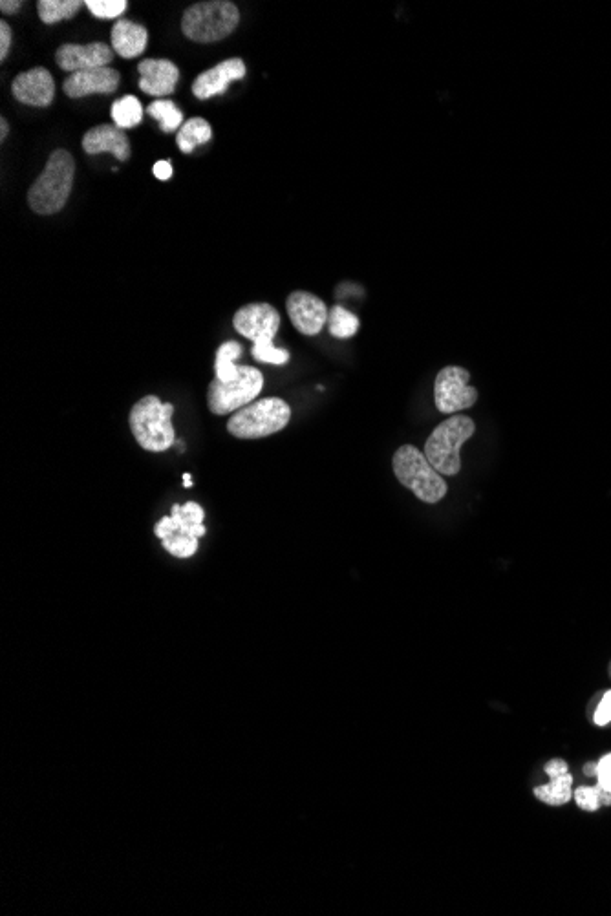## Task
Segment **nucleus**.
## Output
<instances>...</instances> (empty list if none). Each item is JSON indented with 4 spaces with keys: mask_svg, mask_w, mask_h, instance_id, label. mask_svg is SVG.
<instances>
[{
    "mask_svg": "<svg viewBox=\"0 0 611 916\" xmlns=\"http://www.w3.org/2000/svg\"><path fill=\"white\" fill-rule=\"evenodd\" d=\"M76 178V160L65 149H57L46 161L41 176L35 180L28 191V203L33 213L41 216L59 213L74 187Z\"/></svg>",
    "mask_w": 611,
    "mask_h": 916,
    "instance_id": "1",
    "label": "nucleus"
},
{
    "mask_svg": "<svg viewBox=\"0 0 611 916\" xmlns=\"http://www.w3.org/2000/svg\"><path fill=\"white\" fill-rule=\"evenodd\" d=\"M174 406L161 403L156 395L140 399L130 410V430L143 450L165 452L174 445L176 434L172 427Z\"/></svg>",
    "mask_w": 611,
    "mask_h": 916,
    "instance_id": "2",
    "label": "nucleus"
},
{
    "mask_svg": "<svg viewBox=\"0 0 611 916\" xmlns=\"http://www.w3.org/2000/svg\"><path fill=\"white\" fill-rule=\"evenodd\" d=\"M240 11L233 2H198L183 13L182 32L194 43H216L235 32Z\"/></svg>",
    "mask_w": 611,
    "mask_h": 916,
    "instance_id": "3",
    "label": "nucleus"
},
{
    "mask_svg": "<svg viewBox=\"0 0 611 916\" xmlns=\"http://www.w3.org/2000/svg\"><path fill=\"white\" fill-rule=\"evenodd\" d=\"M290 419L291 408L284 399L266 397L231 414L227 432L238 439H260L284 430Z\"/></svg>",
    "mask_w": 611,
    "mask_h": 916,
    "instance_id": "4",
    "label": "nucleus"
},
{
    "mask_svg": "<svg viewBox=\"0 0 611 916\" xmlns=\"http://www.w3.org/2000/svg\"><path fill=\"white\" fill-rule=\"evenodd\" d=\"M476 432L469 416H451L430 434L425 443V456L430 465L443 476H456L461 470L460 450Z\"/></svg>",
    "mask_w": 611,
    "mask_h": 916,
    "instance_id": "5",
    "label": "nucleus"
},
{
    "mask_svg": "<svg viewBox=\"0 0 611 916\" xmlns=\"http://www.w3.org/2000/svg\"><path fill=\"white\" fill-rule=\"evenodd\" d=\"M394 474L403 487L412 490L425 503H438L447 494V483L443 476L430 465L427 456L412 445L397 448L394 454Z\"/></svg>",
    "mask_w": 611,
    "mask_h": 916,
    "instance_id": "6",
    "label": "nucleus"
},
{
    "mask_svg": "<svg viewBox=\"0 0 611 916\" xmlns=\"http://www.w3.org/2000/svg\"><path fill=\"white\" fill-rule=\"evenodd\" d=\"M264 388V375L253 366H240L235 381L222 383L215 379L209 384L207 405L215 416L235 414L240 408L253 403Z\"/></svg>",
    "mask_w": 611,
    "mask_h": 916,
    "instance_id": "7",
    "label": "nucleus"
},
{
    "mask_svg": "<svg viewBox=\"0 0 611 916\" xmlns=\"http://www.w3.org/2000/svg\"><path fill=\"white\" fill-rule=\"evenodd\" d=\"M471 373L460 366L443 368L434 381V401L443 414H458L478 401L476 388L469 386Z\"/></svg>",
    "mask_w": 611,
    "mask_h": 916,
    "instance_id": "8",
    "label": "nucleus"
},
{
    "mask_svg": "<svg viewBox=\"0 0 611 916\" xmlns=\"http://www.w3.org/2000/svg\"><path fill=\"white\" fill-rule=\"evenodd\" d=\"M233 326L255 344H273L280 328V313L266 302L247 304L236 311Z\"/></svg>",
    "mask_w": 611,
    "mask_h": 916,
    "instance_id": "9",
    "label": "nucleus"
},
{
    "mask_svg": "<svg viewBox=\"0 0 611 916\" xmlns=\"http://www.w3.org/2000/svg\"><path fill=\"white\" fill-rule=\"evenodd\" d=\"M114 59L112 46L105 43L63 44L55 52V63L61 70L76 74L92 68H105Z\"/></svg>",
    "mask_w": 611,
    "mask_h": 916,
    "instance_id": "10",
    "label": "nucleus"
},
{
    "mask_svg": "<svg viewBox=\"0 0 611 916\" xmlns=\"http://www.w3.org/2000/svg\"><path fill=\"white\" fill-rule=\"evenodd\" d=\"M286 308H288V315H290L293 326L301 331L302 335H310V337L321 333L322 328L328 322V313H330L324 300L308 291L291 293L286 302Z\"/></svg>",
    "mask_w": 611,
    "mask_h": 916,
    "instance_id": "11",
    "label": "nucleus"
},
{
    "mask_svg": "<svg viewBox=\"0 0 611 916\" xmlns=\"http://www.w3.org/2000/svg\"><path fill=\"white\" fill-rule=\"evenodd\" d=\"M11 94L24 105L50 107L55 97L54 77L43 66H37L13 79Z\"/></svg>",
    "mask_w": 611,
    "mask_h": 916,
    "instance_id": "12",
    "label": "nucleus"
},
{
    "mask_svg": "<svg viewBox=\"0 0 611 916\" xmlns=\"http://www.w3.org/2000/svg\"><path fill=\"white\" fill-rule=\"evenodd\" d=\"M119 79L121 75L114 68H92L68 75L63 83V90L66 96L72 99L92 94H114L118 90Z\"/></svg>",
    "mask_w": 611,
    "mask_h": 916,
    "instance_id": "13",
    "label": "nucleus"
},
{
    "mask_svg": "<svg viewBox=\"0 0 611 916\" xmlns=\"http://www.w3.org/2000/svg\"><path fill=\"white\" fill-rule=\"evenodd\" d=\"M247 74L246 63L238 57L227 59L224 63L216 64L213 68L205 70L204 74L194 79L193 94L198 99L220 96L227 90L233 81L244 79Z\"/></svg>",
    "mask_w": 611,
    "mask_h": 916,
    "instance_id": "14",
    "label": "nucleus"
},
{
    "mask_svg": "<svg viewBox=\"0 0 611 916\" xmlns=\"http://www.w3.org/2000/svg\"><path fill=\"white\" fill-rule=\"evenodd\" d=\"M140 90L143 94L163 99L172 94L180 79V70L167 59H143L138 64Z\"/></svg>",
    "mask_w": 611,
    "mask_h": 916,
    "instance_id": "15",
    "label": "nucleus"
},
{
    "mask_svg": "<svg viewBox=\"0 0 611 916\" xmlns=\"http://www.w3.org/2000/svg\"><path fill=\"white\" fill-rule=\"evenodd\" d=\"M83 150L86 154L110 152L119 161H127L130 158V141L116 125H99L90 128L83 136Z\"/></svg>",
    "mask_w": 611,
    "mask_h": 916,
    "instance_id": "16",
    "label": "nucleus"
},
{
    "mask_svg": "<svg viewBox=\"0 0 611 916\" xmlns=\"http://www.w3.org/2000/svg\"><path fill=\"white\" fill-rule=\"evenodd\" d=\"M110 37H112V50L121 55L123 59L140 57L149 43L147 28L136 22L127 21V19H121L114 24Z\"/></svg>",
    "mask_w": 611,
    "mask_h": 916,
    "instance_id": "17",
    "label": "nucleus"
},
{
    "mask_svg": "<svg viewBox=\"0 0 611 916\" xmlns=\"http://www.w3.org/2000/svg\"><path fill=\"white\" fill-rule=\"evenodd\" d=\"M211 138H213L211 125L204 118H193L183 123V127L178 130L176 143L183 154H191L196 147L209 143Z\"/></svg>",
    "mask_w": 611,
    "mask_h": 916,
    "instance_id": "18",
    "label": "nucleus"
},
{
    "mask_svg": "<svg viewBox=\"0 0 611 916\" xmlns=\"http://www.w3.org/2000/svg\"><path fill=\"white\" fill-rule=\"evenodd\" d=\"M571 787H573V776L568 772L564 776L549 778L547 785L536 787L535 796L536 799H540L546 805L560 807V805H566L569 799L573 798Z\"/></svg>",
    "mask_w": 611,
    "mask_h": 916,
    "instance_id": "19",
    "label": "nucleus"
},
{
    "mask_svg": "<svg viewBox=\"0 0 611 916\" xmlns=\"http://www.w3.org/2000/svg\"><path fill=\"white\" fill-rule=\"evenodd\" d=\"M240 355H242V346L238 342H224L216 352L215 379L222 383L235 381L236 377L240 375V366L236 364V359Z\"/></svg>",
    "mask_w": 611,
    "mask_h": 916,
    "instance_id": "20",
    "label": "nucleus"
},
{
    "mask_svg": "<svg viewBox=\"0 0 611 916\" xmlns=\"http://www.w3.org/2000/svg\"><path fill=\"white\" fill-rule=\"evenodd\" d=\"M83 6L81 0H39L37 13L44 24H57L76 17Z\"/></svg>",
    "mask_w": 611,
    "mask_h": 916,
    "instance_id": "21",
    "label": "nucleus"
},
{
    "mask_svg": "<svg viewBox=\"0 0 611 916\" xmlns=\"http://www.w3.org/2000/svg\"><path fill=\"white\" fill-rule=\"evenodd\" d=\"M110 116L114 119V125L121 130L138 127L143 119L140 99L134 96L121 97L118 101H114Z\"/></svg>",
    "mask_w": 611,
    "mask_h": 916,
    "instance_id": "22",
    "label": "nucleus"
},
{
    "mask_svg": "<svg viewBox=\"0 0 611 916\" xmlns=\"http://www.w3.org/2000/svg\"><path fill=\"white\" fill-rule=\"evenodd\" d=\"M147 112L160 123L161 132L171 134L183 127V114L171 99H156L147 107Z\"/></svg>",
    "mask_w": 611,
    "mask_h": 916,
    "instance_id": "23",
    "label": "nucleus"
},
{
    "mask_svg": "<svg viewBox=\"0 0 611 916\" xmlns=\"http://www.w3.org/2000/svg\"><path fill=\"white\" fill-rule=\"evenodd\" d=\"M326 326L335 339H350L359 330V319L343 306H333L328 313Z\"/></svg>",
    "mask_w": 611,
    "mask_h": 916,
    "instance_id": "24",
    "label": "nucleus"
},
{
    "mask_svg": "<svg viewBox=\"0 0 611 916\" xmlns=\"http://www.w3.org/2000/svg\"><path fill=\"white\" fill-rule=\"evenodd\" d=\"M161 542H163L165 551L176 558H191L198 551V538L194 534L183 533L178 529L167 534Z\"/></svg>",
    "mask_w": 611,
    "mask_h": 916,
    "instance_id": "25",
    "label": "nucleus"
},
{
    "mask_svg": "<svg viewBox=\"0 0 611 916\" xmlns=\"http://www.w3.org/2000/svg\"><path fill=\"white\" fill-rule=\"evenodd\" d=\"M85 6L97 19L110 21V19L121 17L127 11L129 2L127 0H86Z\"/></svg>",
    "mask_w": 611,
    "mask_h": 916,
    "instance_id": "26",
    "label": "nucleus"
},
{
    "mask_svg": "<svg viewBox=\"0 0 611 916\" xmlns=\"http://www.w3.org/2000/svg\"><path fill=\"white\" fill-rule=\"evenodd\" d=\"M253 357L266 364H286L290 361V353L282 348H275L273 344H253Z\"/></svg>",
    "mask_w": 611,
    "mask_h": 916,
    "instance_id": "27",
    "label": "nucleus"
},
{
    "mask_svg": "<svg viewBox=\"0 0 611 916\" xmlns=\"http://www.w3.org/2000/svg\"><path fill=\"white\" fill-rule=\"evenodd\" d=\"M573 798L577 801L580 809L595 812L602 807L601 787H580L573 792Z\"/></svg>",
    "mask_w": 611,
    "mask_h": 916,
    "instance_id": "28",
    "label": "nucleus"
},
{
    "mask_svg": "<svg viewBox=\"0 0 611 916\" xmlns=\"http://www.w3.org/2000/svg\"><path fill=\"white\" fill-rule=\"evenodd\" d=\"M597 785L611 794V752L597 763Z\"/></svg>",
    "mask_w": 611,
    "mask_h": 916,
    "instance_id": "29",
    "label": "nucleus"
},
{
    "mask_svg": "<svg viewBox=\"0 0 611 916\" xmlns=\"http://www.w3.org/2000/svg\"><path fill=\"white\" fill-rule=\"evenodd\" d=\"M595 725L597 726H606L611 723V690L610 692L604 693L601 703H599V708L595 712V717H593Z\"/></svg>",
    "mask_w": 611,
    "mask_h": 916,
    "instance_id": "30",
    "label": "nucleus"
},
{
    "mask_svg": "<svg viewBox=\"0 0 611 916\" xmlns=\"http://www.w3.org/2000/svg\"><path fill=\"white\" fill-rule=\"evenodd\" d=\"M11 41H13V32L10 24L6 21L0 22V59L4 61L10 52Z\"/></svg>",
    "mask_w": 611,
    "mask_h": 916,
    "instance_id": "31",
    "label": "nucleus"
},
{
    "mask_svg": "<svg viewBox=\"0 0 611 916\" xmlns=\"http://www.w3.org/2000/svg\"><path fill=\"white\" fill-rule=\"evenodd\" d=\"M544 770H546V774L549 776V778H557V776H564V774H568L569 767L568 763H566L564 759H553V761H549V763H547Z\"/></svg>",
    "mask_w": 611,
    "mask_h": 916,
    "instance_id": "32",
    "label": "nucleus"
},
{
    "mask_svg": "<svg viewBox=\"0 0 611 916\" xmlns=\"http://www.w3.org/2000/svg\"><path fill=\"white\" fill-rule=\"evenodd\" d=\"M152 172H154V176H156L158 180H161V182H167V180H171L172 174H174V169H172L171 161L161 160L158 161L156 165H154Z\"/></svg>",
    "mask_w": 611,
    "mask_h": 916,
    "instance_id": "33",
    "label": "nucleus"
},
{
    "mask_svg": "<svg viewBox=\"0 0 611 916\" xmlns=\"http://www.w3.org/2000/svg\"><path fill=\"white\" fill-rule=\"evenodd\" d=\"M21 8V0H11V2L10 0H2V2H0V11H2V13H8V15H10V13H17Z\"/></svg>",
    "mask_w": 611,
    "mask_h": 916,
    "instance_id": "34",
    "label": "nucleus"
},
{
    "mask_svg": "<svg viewBox=\"0 0 611 916\" xmlns=\"http://www.w3.org/2000/svg\"><path fill=\"white\" fill-rule=\"evenodd\" d=\"M584 774H586L588 778H597V763H588V765L584 767Z\"/></svg>",
    "mask_w": 611,
    "mask_h": 916,
    "instance_id": "35",
    "label": "nucleus"
},
{
    "mask_svg": "<svg viewBox=\"0 0 611 916\" xmlns=\"http://www.w3.org/2000/svg\"><path fill=\"white\" fill-rule=\"evenodd\" d=\"M6 136H8V121L2 118L0 119V139L4 141V139H6Z\"/></svg>",
    "mask_w": 611,
    "mask_h": 916,
    "instance_id": "36",
    "label": "nucleus"
},
{
    "mask_svg": "<svg viewBox=\"0 0 611 916\" xmlns=\"http://www.w3.org/2000/svg\"><path fill=\"white\" fill-rule=\"evenodd\" d=\"M183 483H185V487H193V481H191V474H183Z\"/></svg>",
    "mask_w": 611,
    "mask_h": 916,
    "instance_id": "37",
    "label": "nucleus"
}]
</instances>
